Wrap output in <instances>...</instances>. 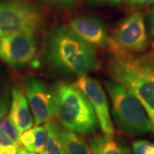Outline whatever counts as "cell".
Returning a JSON list of instances; mask_svg holds the SVG:
<instances>
[{
    "mask_svg": "<svg viewBox=\"0 0 154 154\" xmlns=\"http://www.w3.org/2000/svg\"><path fill=\"white\" fill-rule=\"evenodd\" d=\"M46 55L51 65L68 75H81L99 67L93 48L65 26H57L50 32Z\"/></svg>",
    "mask_w": 154,
    "mask_h": 154,
    "instance_id": "cell-1",
    "label": "cell"
},
{
    "mask_svg": "<svg viewBox=\"0 0 154 154\" xmlns=\"http://www.w3.org/2000/svg\"><path fill=\"white\" fill-rule=\"evenodd\" d=\"M115 81L121 83L142 104L148 116L154 113V60L149 55L115 53L109 63Z\"/></svg>",
    "mask_w": 154,
    "mask_h": 154,
    "instance_id": "cell-2",
    "label": "cell"
},
{
    "mask_svg": "<svg viewBox=\"0 0 154 154\" xmlns=\"http://www.w3.org/2000/svg\"><path fill=\"white\" fill-rule=\"evenodd\" d=\"M52 95L55 114L65 128L83 134L97 131L99 122L94 107L79 88L62 82L54 86Z\"/></svg>",
    "mask_w": 154,
    "mask_h": 154,
    "instance_id": "cell-3",
    "label": "cell"
},
{
    "mask_svg": "<svg viewBox=\"0 0 154 154\" xmlns=\"http://www.w3.org/2000/svg\"><path fill=\"white\" fill-rule=\"evenodd\" d=\"M105 86L112 103L114 120L120 130L128 135H140L152 130L145 107L128 88L115 80H106Z\"/></svg>",
    "mask_w": 154,
    "mask_h": 154,
    "instance_id": "cell-4",
    "label": "cell"
},
{
    "mask_svg": "<svg viewBox=\"0 0 154 154\" xmlns=\"http://www.w3.org/2000/svg\"><path fill=\"white\" fill-rule=\"evenodd\" d=\"M45 20L43 10L30 0L0 1V38L14 33L34 34Z\"/></svg>",
    "mask_w": 154,
    "mask_h": 154,
    "instance_id": "cell-5",
    "label": "cell"
},
{
    "mask_svg": "<svg viewBox=\"0 0 154 154\" xmlns=\"http://www.w3.org/2000/svg\"><path fill=\"white\" fill-rule=\"evenodd\" d=\"M108 45L115 53L140 52L146 49L148 38L143 15L135 11L124 18L109 38Z\"/></svg>",
    "mask_w": 154,
    "mask_h": 154,
    "instance_id": "cell-6",
    "label": "cell"
},
{
    "mask_svg": "<svg viewBox=\"0 0 154 154\" xmlns=\"http://www.w3.org/2000/svg\"><path fill=\"white\" fill-rule=\"evenodd\" d=\"M37 46V38L34 34H8L0 38V58L13 68L24 66L33 60Z\"/></svg>",
    "mask_w": 154,
    "mask_h": 154,
    "instance_id": "cell-7",
    "label": "cell"
},
{
    "mask_svg": "<svg viewBox=\"0 0 154 154\" xmlns=\"http://www.w3.org/2000/svg\"><path fill=\"white\" fill-rule=\"evenodd\" d=\"M75 86L86 95L94 107L97 119L105 135L113 136L114 127L109 110V103L104 89L100 83L86 74L79 75Z\"/></svg>",
    "mask_w": 154,
    "mask_h": 154,
    "instance_id": "cell-8",
    "label": "cell"
},
{
    "mask_svg": "<svg viewBox=\"0 0 154 154\" xmlns=\"http://www.w3.org/2000/svg\"><path fill=\"white\" fill-rule=\"evenodd\" d=\"M24 91L33 112L36 126L51 120L55 114L52 92H50L43 81L34 76L24 79Z\"/></svg>",
    "mask_w": 154,
    "mask_h": 154,
    "instance_id": "cell-9",
    "label": "cell"
},
{
    "mask_svg": "<svg viewBox=\"0 0 154 154\" xmlns=\"http://www.w3.org/2000/svg\"><path fill=\"white\" fill-rule=\"evenodd\" d=\"M69 28L90 46H105L109 43L104 22L93 17H78L69 22Z\"/></svg>",
    "mask_w": 154,
    "mask_h": 154,
    "instance_id": "cell-10",
    "label": "cell"
},
{
    "mask_svg": "<svg viewBox=\"0 0 154 154\" xmlns=\"http://www.w3.org/2000/svg\"><path fill=\"white\" fill-rule=\"evenodd\" d=\"M11 99L9 117L22 134L33 125V116L22 86L19 84L14 86L11 91Z\"/></svg>",
    "mask_w": 154,
    "mask_h": 154,
    "instance_id": "cell-11",
    "label": "cell"
},
{
    "mask_svg": "<svg viewBox=\"0 0 154 154\" xmlns=\"http://www.w3.org/2000/svg\"><path fill=\"white\" fill-rule=\"evenodd\" d=\"M89 145L92 154H131L127 146L105 134L91 139Z\"/></svg>",
    "mask_w": 154,
    "mask_h": 154,
    "instance_id": "cell-12",
    "label": "cell"
},
{
    "mask_svg": "<svg viewBox=\"0 0 154 154\" xmlns=\"http://www.w3.org/2000/svg\"><path fill=\"white\" fill-rule=\"evenodd\" d=\"M58 130L65 154H92L90 147L80 135L60 126Z\"/></svg>",
    "mask_w": 154,
    "mask_h": 154,
    "instance_id": "cell-13",
    "label": "cell"
},
{
    "mask_svg": "<svg viewBox=\"0 0 154 154\" xmlns=\"http://www.w3.org/2000/svg\"><path fill=\"white\" fill-rule=\"evenodd\" d=\"M47 139L43 154H65L63 141L59 134L58 124L53 121L45 122Z\"/></svg>",
    "mask_w": 154,
    "mask_h": 154,
    "instance_id": "cell-14",
    "label": "cell"
},
{
    "mask_svg": "<svg viewBox=\"0 0 154 154\" xmlns=\"http://www.w3.org/2000/svg\"><path fill=\"white\" fill-rule=\"evenodd\" d=\"M0 132L4 133L8 137L11 138L17 146L21 147V142H20L21 134L14 125V123L11 122L9 116H5L0 119Z\"/></svg>",
    "mask_w": 154,
    "mask_h": 154,
    "instance_id": "cell-15",
    "label": "cell"
},
{
    "mask_svg": "<svg viewBox=\"0 0 154 154\" xmlns=\"http://www.w3.org/2000/svg\"><path fill=\"white\" fill-rule=\"evenodd\" d=\"M33 134H34V146H33V152L37 154H43L46 139H47V132L45 126L35 127L33 128Z\"/></svg>",
    "mask_w": 154,
    "mask_h": 154,
    "instance_id": "cell-16",
    "label": "cell"
},
{
    "mask_svg": "<svg viewBox=\"0 0 154 154\" xmlns=\"http://www.w3.org/2000/svg\"><path fill=\"white\" fill-rule=\"evenodd\" d=\"M11 105L10 94L7 91L6 86L0 82V119L5 117L9 111Z\"/></svg>",
    "mask_w": 154,
    "mask_h": 154,
    "instance_id": "cell-17",
    "label": "cell"
},
{
    "mask_svg": "<svg viewBox=\"0 0 154 154\" xmlns=\"http://www.w3.org/2000/svg\"><path fill=\"white\" fill-rule=\"evenodd\" d=\"M21 146L28 152H33V146H34V134L33 128H30L27 131L23 132L20 136Z\"/></svg>",
    "mask_w": 154,
    "mask_h": 154,
    "instance_id": "cell-18",
    "label": "cell"
},
{
    "mask_svg": "<svg viewBox=\"0 0 154 154\" xmlns=\"http://www.w3.org/2000/svg\"><path fill=\"white\" fill-rule=\"evenodd\" d=\"M153 147L154 144L147 140H137L133 144L134 154H149Z\"/></svg>",
    "mask_w": 154,
    "mask_h": 154,
    "instance_id": "cell-19",
    "label": "cell"
},
{
    "mask_svg": "<svg viewBox=\"0 0 154 154\" xmlns=\"http://www.w3.org/2000/svg\"><path fill=\"white\" fill-rule=\"evenodd\" d=\"M52 5L57 6H69L73 5L75 0H45Z\"/></svg>",
    "mask_w": 154,
    "mask_h": 154,
    "instance_id": "cell-20",
    "label": "cell"
},
{
    "mask_svg": "<svg viewBox=\"0 0 154 154\" xmlns=\"http://www.w3.org/2000/svg\"><path fill=\"white\" fill-rule=\"evenodd\" d=\"M90 1L96 5H117L121 3L122 0H90Z\"/></svg>",
    "mask_w": 154,
    "mask_h": 154,
    "instance_id": "cell-21",
    "label": "cell"
},
{
    "mask_svg": "<svg viewBox=\"0 0 154 154\" xmlns=\"http://www.w3.org/2000/svg\"><path fill=\"white\" fill-rule=\"evenodd\" d=\"M128 3L130 5L142 7V6L149 5L151 4H153L154 0H128Z\"/></svg>",
    "mask_w": 154,
    "mask_h": 154,
    "instance_id": "cell-22",
    "label": "cell"
},
{
    "mask_svg": "<svg viewBox=\"0 0 154 154\" xmlns=\"http://www.w3.org/2000/svg\"><path fill=\"white\" fill-rule=\"evenodd\" d=\"M151 26H152V31L154 35V7L152 11V15H151Z\"/></svg>",
    "mask_w": 154,
    "mask_h": 154,
    "instance_id": "cell-23",
    "label": "cell"
},
{
    "mask_svg": "<svg viewBox=\"0 0 154 154\" xmlns=\"http://www.w3.org/2000/svg\"><path fill=\"white\" fill-rule=\"evenodd\" d=\"M17 154H36L35 152H28L27 150H24V149H22V147L21 148L18 149V151H17Z\"/></svg>",
    "mask_w": 154,
    "mask_h": 154,
    "instance_id": "cell-24",
    "label": "cell"
},
{
    "mask_svg": "<svg viewBox=\"0 0 154 154\" xmlns=\"http://www.w3.org/2000/svg\"><path fill=\"white\" fill-rule=\"evenodd\" d=\"M149 118H150V121L152 122V130L154 131V113L152 116H149Z\"/></svg>",
    "mask_w": 154,
    "mask_h": 154,
    "instance_id": "cell-25",
    "label": "cell"
},
{
    "mask_svg": "<svg viewBox=\"0 0 154 154\" xmlns=\"http://www.w3.org/2000/svg\"><path fill=\"white\" fill-rule=\"evenodd\" d=\"M149 154H154V147H153V149H152V150L151 151V152H150Z\"/></svg>",
    "mask_w": 154,
    "mask_h": 154,
    "instance_id": "cell-26",
    "label": "cell"
},
{
    "mask_svg": "<svg viewBox=\"0 0 154 154\" xmlns=\"http://www.w3.org/2000/svg\"><path fill=\"white\" fill-rule=\"evenodd\" d=\"M3 153V151H2V148H1V146H0V154Z\"/></svg>",
    "mask_w": 154,
    "mask_h": 154,
    "instance_id": "cell-27",
    "label": "cell"
}]
</instances>
